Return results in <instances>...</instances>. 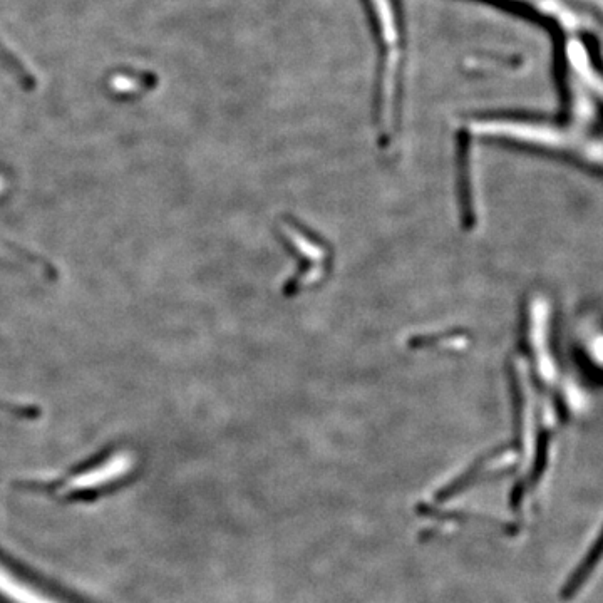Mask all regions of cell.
I'll use <instances>...</instances> for the list:
<instances>
[{
    "label": "cell",
    "mask_w": 603,
    "mask_h": 603,
    "mask_svg": "<svg viewBox=\"0 0 603 603\" xmlns=\"http://www.w3.org/2000/svg\"><path fill=\"white\" fill-rule=\"evenodd\" d=\"M480 128L491 136L560 151L563 155L572 156L578 161L603 170V138L593 131H587V126L573 128V126H552V124L490 121V123L480 124Z\"/></svg>",
    "instance_id": "obj_1"
},
{
    "label": "cell",
    "mask_w": 603,
    "mask_h": 603,
    "mask_svg": "<svg viewBox=\"0 0 603 603\" xmlns=\"http://www.w3.org/2000/svg\"><path fill=\"white\" fill-rule=\"evenodd\" d=\"M0 592L17 603H51L39 597L36 593L29 592L26 587H22L16 580L9 578V575L0 570Z\"/></svg>",
    "instance_id": "obj_3"
},
{
    "label": "cell",
    "mask_w": 603,
    "mask_h": 603,
    "mask_svg": "<svg viewBox=\"0 0 603 603\" xmlns=\"http://www.w3.org/2000/svg\"><path fill=\"white\" fill-rule=\"evenodd\" d=\"M2 188H4V180L0 178V191H2Z\"/></svg>",
    "instance_id": "obj_4"
},
{
    "label": "cell",
    "mask_w": 603,
    "mask_h": 603,
    "mask_svg": "<svg viewBox=\"0 0 603 603\" xmlns=\"http://www.w3.org/2000/svg\"><path fill=\"white\" fill-rule=\"evenodd\" d=\"M131 464H133V459L129 458V454H116L109 463L103 464L101 468L84 473L83 476H78L76 480L71 481L66 486V490H91V488L106 485L108 481L123 476L131 468Z\"/></svg>",
    "instance_id": "obj_2"
}]
</instances>
